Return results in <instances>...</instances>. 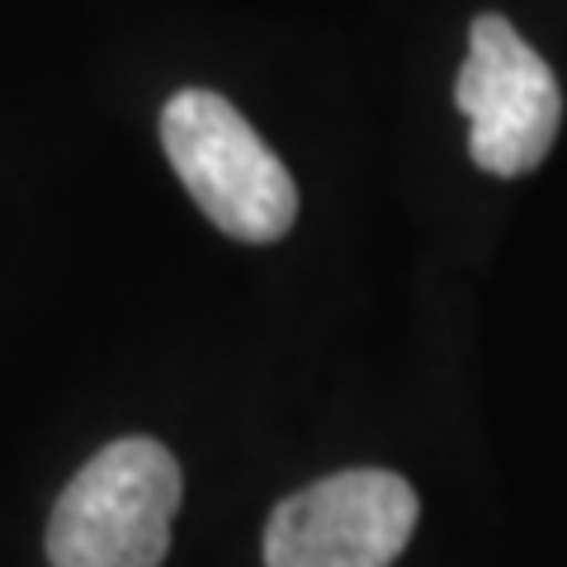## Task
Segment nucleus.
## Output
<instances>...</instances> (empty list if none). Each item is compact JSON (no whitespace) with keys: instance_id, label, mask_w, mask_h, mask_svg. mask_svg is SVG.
Returning <instances> with one entry per match:
<instances>
[{"instance_id":"f257e3e1","label":"nucleus","mask_w":567,"mask_h":567,"mask_svg":"<svg viewBox=\"0 0 567 567\" xmlns=\"http://www.w3.org/2000/svg\"><path fill=\"white\" fill-rule=\"evenodd\" d=\"M181 492V464L162 440H114L62 487L48 520V563L162 567Z\"/></svg>"},{"instance_id":"f03ea898","label":"nucleus","mask_w":567,"mask_h":567,"mask_svg":"<svg viewBox=\"0 0 567 567\" xmlns=\"http://www.w3.org/2000/svg\"><path fill=\"white\" fill-rule=\"evenodd\" d=\"M162 147L189 199L237 241H279L298 218V185L233 100L181 91L162 110Z\"/></svg>"},{"instance_id":"7ed1b4c3","label":"nucleus","mask_w":567,"mask_h":567,"mask_svg":"<svg viewBox=\"0 0 567 567\" xmlns=\"http://www.w3.org/2000/svg\"><path fill=\"white\" fill-rule=\"evenodd\" d=\"M421 502L388 468H346L284 496L265 525V567H393Z\"/></svg>"},{"instance_id":"20e7f679","label":"nucleus","mask_w":567,"mask_h":567,"mask_svg":"<svg viewBox=\"0 0 567 567\" xmlns=\"http://www.w3.org/2000/svg\"><path fill=\"white\" fill-rule=\"evenodd\" d=\"M454 100L468 118V152L487 175L535 171L558 137L563 91L554 71L502 14H477Z\"/></svg>"}]
</instances>
